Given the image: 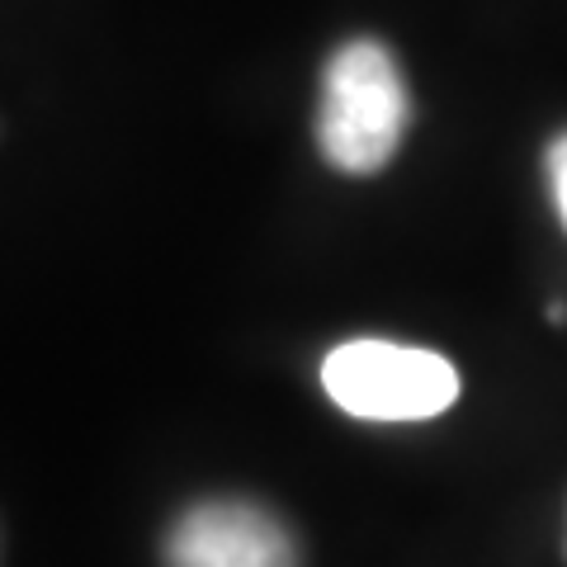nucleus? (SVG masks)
<instances>
[{"instance_id": "obj_1", "label": "nucleus", "mask_w": 567, "mask_h": 567, "mask_svg": "<svg viewBox=\"0 0 567 567\" xmlns=\"http://www.w3.org/2000/svg\"><path fill=\"white\" fill-rule=\"evenodd\" d=\"M412 118L402 66L379 39H350L331 52L317 104V147L346 175H374L398 156Z\"/></svg>"}, {"instance_id": "obj_2", "label": "nucleus", "mask_w": 567, "mask_h": 567, "mask_svg": "<svg viewBox=\"0 0 567 567\" xmlns=\"http://www.w3.org/2000/svg\"><path fill=\"white\" fill-rule=\"evenodd\" d=\"M322 388L360 421H425L458 398L445 354L402 341H346L322 360Z\"/></svg>"}, {"instance_id": "obj_3", "label": "nucleus", "mask_w": 567, "mask_h": 567, "mask_svg": "<svg viewBox=\"0 0 567 567\" xmlns=\"http://www.w3.org/2000/svg\"><path fill=\"white\" fill-rule=\"evenodd\" d=\"M162 558L166 567H303L293 529L275 511L237 496L189 506L171 525Z\"/></svg>"}, {"instance_id": "obj_4", "label": "nucleus", "mask_w": 567, "mask_h": 567, "mask_svg": "<svg viewBox=\"0 0 567 567\" xmlns=\"http://www.w3.org/2000/svg\"><path fill=\"white\" fill-rule=\"evenodd\" d=\"M548 189H554L558 218H563V227H567V133L554 137V147H548Z\"/></svg>"}]
</instances>
